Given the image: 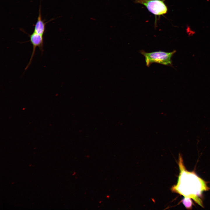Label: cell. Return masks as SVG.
I'll use <instances>...</instances> for the list:
<instances>
[{"mask_svg": "<svg viewBox=\"0 0 210 210\" xmlns=\"http://www.w3.org/2000/svg\"><path fill=\"white\" fill-rule=\"evenodd\" d=\"M165 0H135L134 3L142 4L155 17L166 14L168 8L165 4Z\"/></svg>", "mask_w": 210, "mask_h": 210, "instance_id": "3", "label": "cell"}, {"mask_svg": "<svg viewBox=\"0 0 210 210\" xmlns=\"http://www.w3.org/2000/svg\"><path fill=\"white\" fill-rule=\"evenodd\" d=\"M176 52L174 50L170 52L159 51L147 52L141 50L140 52L145 57L146 66L149 67L153 63L171 66L172 64L171 58Z\"/></svg>", "mask_w": 210, "mask_h": 210, "instance_id": "2", "label": "cell"}, {"mask_svg": "<svg viewBox=\"0 0 210 210\" xmlns=\"http://www.w3.org/2000/svg\"><path fill=\"white\" fill-rule=\"evenodd\" d=\"M182 201L186 208L188 209L191 208L192 203L190 197H185Z\"/></svg>", "mask_w": 210, "mask_h": 210, "instance_id": "6", "label": "cell"}, {"mask_svg": "<svg viewBox=\"0 0 210 210\" xmlns=\"http://www.w3.org/2000/svg\"><path fill=\"white\" fill-rule=\"evenodd\" d=\"M179 158L180 173L177 184L172 188V191L185 197H192L196 202L202 205L201 201L196 196L200 195L203 191L207 189L206 185L194 173L184 170L181 156Z\"/></svg>", "mask_w": 210, "mask_h": 210, "instance_id": "1", "label": "cell"}, {"mask_svg": "<svg viewBox=\"0 0 210 210\" xmlns=\"http://www.w3.org/2000/svg\"><path fill=\"white\" fill-rule=\"evenodd\" d=\"M29 37L30 38V41L33 45V50L29 61L25 68V70H26L30 65L32 58L34 55L36 48L38 47L42 52H43V36L34 32L32 34L29 35Z\"/></svg>", "mask_w": 210, "mask_h": 210, "instance_id": "4", "label": "cell"}, {"mask_svg": "<svg viewBox=\"0 0 210 210\" xmlns=\"http://www.w3.org/2000/svg\"><path fill=\"white\" fill-rule=\"evenodd\" d=\"M45 31V24L42 20L40 7L37 21L35 25L34 32L38 34L43 35Z\"/></svg>", "mask_w": 210, "mask_h": 210, "instance_id": "5", "label": "cell"}]
</instances>
